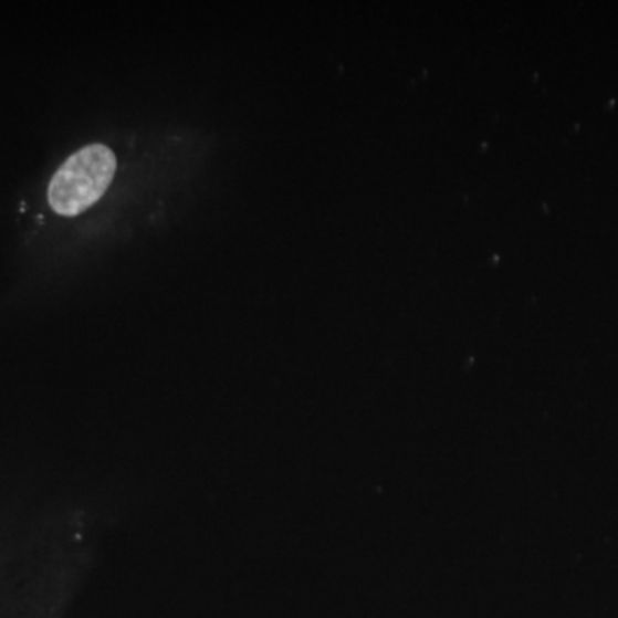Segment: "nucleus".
Wrapping results in <instances>:
<instances>
[{"label":"nucleus","instance_id":"obj_1","mask_svg":"<svg viewBox=\"0 0 618 618\" xmlns=\"http://www.w3.org/2000/svg\"><path fill=\"white\" fill-rule=\"evenodd\" d=\"M114 151L88 145L71 155L49 185V205L62 217H76L104 197L116 174Z\"/></svg>","mask_w":618,"mask_h":618}]
</instances>
